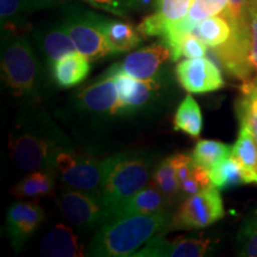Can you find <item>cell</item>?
Here are the masks:
<instances>
[{
    "mask_svg": "<svg viewBox=\"0 0 257 257\" xmlns=\"http://www.w3.org/2000/svg\"><path fill=\"white\" fill-rule=\"evenodd\" d=\"M68 148V137L35 105H28L18 115L9 136L10 155L24 172L54 170L57 154Z\"/></svg>",
    "mask_w": 257,
    "mask_h": 257,
    "instance_id": "6da1fadb",
    "label": "cell"
},
{
    "mask_svg": "<svg viewBox=\"0 0 257 257\" xmlns=\"http://www.w3.org/2000/svg\"><path fill=\"white\" fill-rule=\"evenodd\" d=\"M170 218L172 216L168 211H162L107 220L93 236L86 255L94 257L134 256L154 236L165 234Z\"/></svg>",
    "mask_w": 257,
    "mask_h": 257,
    "instance_id": "7a4b0ae2",
    "label": "cell"
},
{
    "mask_svg": "<svg viewBox=\"0 0 257 257\" xmlns=\"http://www.w3.org/2000/svg\"><path fill=\"white\" fill-rule=\"evenodd\" d=\"M155 161L156 156L148 150L120 152L105 160L100 195L106 221L125 201L149 184L156 167Z\"/></svg>",
    "mask_w": 257,
    "mask_h": 257,
    "instance_id": "3957f363",
    "label": "cell"
},
{
    "mask_svg": "<svg viewBox=\"0 0 257 257\" xmlns=\"http://www.w3.org/2000/svg\"><path fill=\"white\" fill-rule=\"evenodd\" d=\"M2 80L15 98L35 105L43 86V68L24 32H2Z\"/></svg>",
    "mask_w": 257,
    "mask_h": 257,
    "instance_id": "277c9868",
    "label": "cell"
},
{
    "mask_svg": "<svg viewBox=\"0 0 257 257\" xmlns=\"http://www.w3.org/2000/svg\"><path fill=\"white\" fill-rule=\"evenodd\" d=\"M62 22L76 50L89 61L112 55L104 31V16L79 6H69L64 12Z\"/></svg>",
    "mask_w": 257,
    "mask_h": 257,
    "instance_id": "5b68a950",
    "label": "cell"
},
{
    "mask_svg": "<svg viewBox=\"0 0 257 257\" xmlns=\"http://www.w3.org/2000/svg\"><path fill=\"white\" fill-rule=\"evenodd\" d=\"M54 172L66 189H76L101 197L105 160L82 155L68 148L57 154Z\"/></svg>",
    "mask_w": 257,
    "mask_h": 257,
    "instance_id": "8992f818",
    "label": "cell"
},
{
    "mask_svg": "<svg viewBox=\"0 0 257 257\" xmlns=\"http://www.w3.org/2000/svg\"><path fill=\"white\" fill-rule=\"evenodd\" d=\"M224 202L219 189L214 186L202 189L197 194L189 195L182 202L165 231L198 230L210 226L224 217Z\"/></svg>",
    "mask_w": 257,
    "mask_h": 257,
    "instance_id": "52a82bcc",
    "label": "cell"
},
{
    "mask_svg": "<svg viewBox=\"0 0 257 257\" xmlns=\"http://www.w3.org/2000/svg\"><path fill=\"white\" fill-rule=\"evenodd\" d=\"M74 100L79 113L91 119L100 120L120 117L121 104L112 78H98L79 92Z\"/></svg>",
    "mask_w": 257,
    "mask_h": 257,
    "instance_id": "ba28073f",
    "label": "cell"
},
{
    "mask_svg": "<svg viewBox=\"0 0 257 257\" xmlns=\"http://www.w3.org/2000/svg\"><path fill=\"white\" fill-rule=\"evenodd\" d=\"M64 219L78 229L89 231L104 224L106 211L101 197L76 189H67L57 198Z\"/></svg>",
    "mask_w": 257,
    "mask_h": 257,
    "instance_id": "9c48e42d",
    "label": "cell"
},
{
    "mask_svg": "<svg viewBox=\"0 0 257 257\" xmlns=\"http://www.w3.org/2000/svg\"><path fill=\"white\" fill-rule=\"evenodd\" d=\"M168 59H170L169 47L163 41L155 42L128 54L120 62L112 64L99 78H111L114 74L124 73L137 80L153 79L160 75Z\"/></svg>",
    "mask_w": 257,
    "mask_h": 257,
    "instance_id": "30bf717a",
    "label": "cell"
},
{
    "mask_svg": "<svg viewBox=\"0 0 257 257\" xmlns=\"http://www.w3.org/2000/svg\"><path fill=\"white\" fill-rule=\"evenodd\" d=\"M175 74L181 87L189 93H210L224 87L219 68L210 59L197 57L178 63Z\"/></svg>",
    "mask_w": 257,
    "mask_h": 257,
    "instance_id": "8fae6325",
    "label": "cell"
},
{
    "mask_svg": "<svg viewBox=\"0 0 257 257\" xmlns=\"http://www.w3.org/2000/svg\"><path fill=\"white\" fill-rule=\"evenodd\" d=\"M46 214L38 201H17L9 207L5 230L12 248L21 251L28 239L43 223Z\"/></svg>",
    "mask_w": 257,
    "mask_h": 257,
    "instance_id": "7c38bea8",
    "label": "cell"
},
{
    "mask_svg": "<svg viewBox=\"0 0 257 257\" xmlns=\"http://www.w3.org/2000/svg\"><path fill=\"white\" fill-rule=\"evenodd\" d=\"M211 240L198 237L179 236L168 240L159 233L144 244L135 257H201L210 250Z\"/></svg>",
    "mask_w": 257,
    "mask_h": 257,
    "instance_id": "4fadbf2b",
    "label": "cell"
},
{
    "mask_svg": "<svg viewBox=\"0 0 257 257\" xmlns=\"http://www.w3.org/2000/svg\"><path fill=\"white\" fill-rule=\"evenodd\" d=\"M193 0H156L155 12L147 16L137 29L143 37H163L169 28L187 17Z\"/></svg>",
    "mask_w": 257,
    "mask_h": 257,
    "instance_id": "5bb4252c",
    "label": "cell"
},
{
    "mask_svg": "<svg viewBox=\"0 0 257 257\" xmlns=\"http://www.w3.org/2000/svg\"><path fill=\"white\" fill-rule=\"evenodd\" d=\"M167 80L157 75L153 79L136 80L131 94L121 102L120 117H128L141 113H148L157 110V106L163 100Z\"/></svg>",
    "mask_w": 257,
    "mask_h": 257,
    "instance_id": "9a60e30c",
    "label": "cell"
},
{
    "mask_svg": "<svg viewBox=\"0 0 257 257\" xmlns=\"http://www.w3.org/2000/svg\"><path fill=\"white\" fill-rule=\"evenodd\" d=\"M34 37L41 56L49 68L56 61L78 51L62 21L38 28Z\"/></svg>",
    "mask_w": 257,
    "mask_h": 257,
    "instance_id": "2e32d148",
    "label": "cell"
},
{
    "mask_svg": "<svg viewBox=\"0 0 257 257\" xmlns=\"http://www.w3.org/2000/svg\"><path fill=\"white\" fill-rule=\"evenodd\" d=\"M79 237L69 226L56 224L41 243V255L49 257H81L86 253Z\"/></svg>",
    "mask_w": 257,
    "mask_h": 257,
    "instance_id": "e0dca14e",
    "label": "cell"
},
{
    "mask_svg": "<svg viewBox=\"0 0 257 257\" xmlns=\"http://www.w3.org/2000/svg\"><path fill=\"white\" fill-rule=\"evenodd\" d=\"M91 72L89 60L79 51L56 61L50 67L53 81L60 88L68 89L81 83Z\"/></svg>",
    "mask_w": 257,
    "mask_h": 257,
    "instance_id": "ac0fdd59",
    "label": "cell"
},
{
    "mask_svg": "<svg viewBox=\"0 0 257 257\" xmlns=\"http://www.w3.org/2000/svg\"><path fill=\"white\" fill-rule=\"evenodd\" d=\"M210 178L212 186L218 189L230 188L243 184L257 185V173L250 172L232 155L211 168Z\"/></svg>",
    "mask_w": 257,
    "mask_h": 257,
    "instance_id": "d6986e66",
    "label": "cell"
},
{
    "mask_svg": "<svg viewBox=\"0 0 257 257\" xmlns=\"http://www.w3.org/2000/svg\"><path fill=\"white\" fill-rule=\"evenodd\" d=\"M168 206V201L163 197L162 193L150 186L148 188L144 187L141 189L134 197L125 201L108 220L119 217L134 216V214L157 213V212L167 211Z\"/></svg>",
    "mask_w": 257,
    "mask_h": 257,
    "instance_id": "ffe728a7",
    "label": "cell"
},
{
    "mask_svg": "<svg viewBox=\"0 0 257 257\" xmlns=\"http://www.w3.org/2000/svg\"><path fill=\"white\" fill-rule=\"evenodd\" d=\"M56 173L51 169H41L30 172L11 189L18 199L46 198L55 194Z\"/></svg>",
    "mask_w": 257,
    "mask_h": 257,
    "instance_id": "44dd1931",
    "label": "cell"
},
{
    "mask_svg": "<svg viewBox=\"0 0 257 257\" xmlns=\"http://www.w3.org/2000/svg\"><path fill=\"white\" fill-rule=\"evenodd\" d=\"M104 31L112 55L124 54L135 49L143 42V36L133 24L104 17Z\"/></svg>",
    "mask_w": 257,
    "mask_h": 257,
    "instance_id": "7402d4cb",
    "label": "cell"
},
{
    "mask_svg": "<svg viewBox=\"0 0 257 257\" xmlns=\"http://www.w3.org/2000/svg\"><path fill=\"white\" fill-rule=\"evenodd\" d=\"M42 9L40 0H0L2 32H24L28 16Z\"/></svg>",
    "mask_w": 257,
    "mask_h": 257,
    "instance_id": "603a6c76",
    "label": "cell"
},
{
    "mask_svg": "<svg viewBox=\"0 0 257 257\" xmlns=\"http://www.w3.org/2000/svg\"><path fill=\"white\" fill-rule=\"evenodd\" d=\"M149 184L152 185V187L162 193L163 197L168 201L169 206L184 198L173 156L167 157L157 163Z\"/></svg>",
    "mask_w": 257,
    "mask_h": 257,
    "instance_id": "cb8c5ba5",
    "label": "cell"
},
{
    "mask_svg": "<svg viewBox=\"0 0 257 257\" xmlns=\"http://www.w3.org/2000/svg\"><path fill=\"white\" fill-rule=\"evenodd\" d=\"M193 34L201 38L210 48H217L230 40L232 27L223 15H218L198 23Z\"/></svg>",
    "mask_w": 257,
    "mask_h": 257,
    "instance_id": "d4e9b609",
    "label": "cell"
},
{
    "mask_svg": "<svg viewBox=\"0 0 257 257\" xmlns=\"http://www.w3.org/2000/svg\"><path fill=\"white\" fill-rule=\"evenodd\" d=\"M174 130L181 131L197 138L202 130V115L198 102L192 95H187L179 105L174 115Z\"/></svg>",
    "mask_w": 257,
    "mask_h": 257,
    "instance_id": "484cf974",
    "label": "cell"
},
{
    "mask_svg": "<svg viewBox=\"0 0 257 257\" xmlns=\"http://www.w3.org/2000/svg\"><path fill=\"white\" fill-rule=\"evenodd\" d=\"M236 113L239 125H246L257 142V80L243 82L236 102Z\"/></svg>",
    "mask_w": 257,
    "mask_h": 257,
    "instance_id": "4316f807",
    "label": "cell"
},
{
    "mask_svg": "<svg viewBox=\"0 0 257 257\" xmlns=\"http://www.w3.org/2000/svg\"><path fill=\"white\" fill-rule=\"evenodd\" d=\"M232 147L218 141L202 140L199 141L192 153V157L197 165L210 170L219 165L221 161L231 156Z\"/></svg>",
    "mask_w": 257,
    "mask_h": 257,
    "instance_id": "83f0119b",
    "label": "cell"
},
{
    "mask_svg": "<svg viewBox=\"0 0 257 257\" xmlns=\"http://www.w3.org/2000/svg\"><path fill=\"white\" fill-rule=\"evenodd\" d=\"M231 155L250 172L257 173V142L246 125H240L238 138L232 147Z\"/></svg>",
    "mask_w": 257,
    "mask_h": 257,
    "instance_id": "f1b7e54d",
    "label": "cell"
},
{
    "mask_svg": "<svg viewBox=\"0 0 257 257\" xmlns=\"http://www.w3.org/2000/svg\"><path fill=\"white\" fill-rule=\"evenodd\" d=\"M227 3L229 0H193L187 17L185 18L186 23L194 30L197 24L204 19L223 14Z\"/></svg>",
    "mask_w": 257,
    "mask_h": 257,
    "instance_id": "f546056e",
    "label": "cell"
},
{
    "mask_svg": "<svg viewBox=\"0 0 257 257\" xmlns=\"http://www.w3.org/2000/svg\"><path fill=\"white\" fill-rule=\"evenodd\" d=\"M239 256H257V212L244 221L237 236Z\"/></svg>",
    "mask_w": 257,
    "mask_h": 257,
    "instance_id": "4dcf8cb0",
    "label": "cell"
},
{
    "mask_svg": "<svg viewBox=\"0 0 257 257\" xmlns=\"http://www.w3.org/2000/svg\"><path fill=\"white\" fill-rule=\"evenodd\" d=\"M180 185H181L182 197H186V195L189 197V195L197 194V193L201 192L202 189L210 187L212 185L210 170L194 162L188 176L182 180Z\"/></svg>",
    "mask_w": 257,
    "mask_h": 257,
    "instance_id": "1f68e13d",
    "label": "cell"
},
{
    "mask_svg": "<svg viewBox=\"0 0 257 257\" xmlns=\"http://www.w3.org/2000/svg\"><path fill=\"white\" fill-rule=\"evenodd\" d=\"M246 12L249 23V62L252 74L251 80H257V0H248Z\"/></svg>",
    "mask_w": 257,
    "mask_h": 257,
    "instance_id": "d6a6232c",
    "label": "cell"
},
{
    "mask_svg": "<svg viewBox=\"0 0 257 257\" xmlns=\"http://www.w3.org/2000/svg\"><path fill=\"white\" fill-rule=\"evenodd\" d=\"M93 8L102 10L120 18H127L131 12L137 11V0H83Z\"/></svg>",
    "mask_w": 257,
    "mask_h": 257,
    "instance_id": "836d02e7",
    "label": "cell"
},
{
    "mask_svg": "<svg viewBox=\"0 0 257 257\" xmlns=\"http://www.w3.org/2000/svg\"><path fill=\"white\" fill-rule=\"evenodd\" d=\"M207 44L201 38H199L193 32H189L180 42L175 61H178L182 56L187 57V59L204 57L207 54Z\"/></svg>",
    "mask_w": 257,
    "mask_h": 257,
    "instance_id": "e575fe53",
    "label": "cell"
},
{
    "mask_svg": "<svg viewBox=\"0 0 257 257\" xmlns=\"http://www.w3.org/2000/svg\"><path fill=\"white\" fill-rule=\"evenodd\" d=\"M43 5L44 9H49V8H55V6L59 5H63L64 3L68 2V0H40Z\"/></svg>",
    "mask_w": 257,
    "mask_h": 257,
    "instance_id": "d590c367",
    "label": "cell"
}]
</instances>
